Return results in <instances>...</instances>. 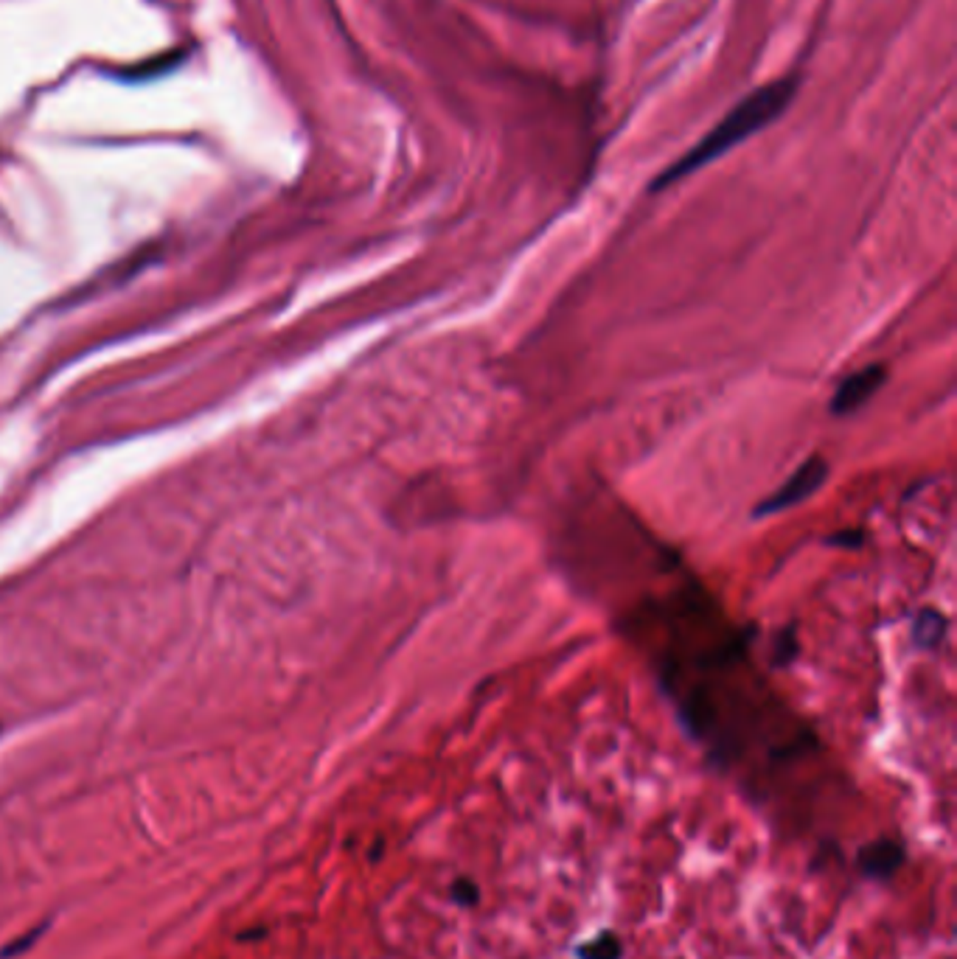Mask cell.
<instances>
[{"mask_svg": "<svg viewBox=\"0 0 957 959\" xmlns=\"http://www.w3.org/2000/svg\"><path fill=\"white\" fill-rule=\"evenodd\" d=\"M795 96H798V76L795 74L773 79V82L761 84L758 90L747 93L736 107L728 110L725 119L708 129V135L699 138L685 155H680L671 166H666L655 177L651 191H663L668 185L691 177L693 172L711 166L713 160H719L721 155H728L730 149L744 144L747 138H753L756 132L766 129L769 124L781 119L786 107L795 102Z\"/></svg>", "mask_w": 957, "mask_h": 959, "instance_id": "1", "label": "cell"}, {"mask_svg": "<svg viewBox=\"0 0 957 959\" xmlns=\"http://www.w3.org/2000/svg\"><path fill=\"white\" fill-rule=\"evenodd\" d=\"M826 480H828L826 457L823 455H811L809 460H803L798 469L783 480L781 488H775L773 494H766L756 505L753 517H758V519L761 517H775V513H783V511L795 508V505H803L809 497H814L817 491L823 488Z\"/></svg>", "mask_w": 957, "mask_h": 959, "instance_id": "2", "label": "cell"}, {"mask_svg": "<svg viewBox=\"0 0 957 959\" xmlns=\"http://www.w3.org/2000/svg\"><path fill=\"white\" fill-rule=\"evenodd\" d=\"M887 382V368L884 365H865L836 385L834 399H831V413L834 415H851L859 407H865L873 395L879 393V387Z\"/></svg>", "mask_w": 957, "mask_h": 959, "instance_id": "3", "label": "cell"}, {"mask_svg": "<svg viewBox=\"0 0 957 959\" xmlns=\"http://www.w3.org/2000/svg\"><path fill=\"white\" fill-rule=\"evenodd\" d=\"M907 861V853H904V845L896 839H876V841H868L865 848H862L856 853V870L859 875H865L871 881H890Z\"/></svg>", "mask_w": 957, "mask_h": 959, "instance_id": "4", "label": "cell"}, {"mask_svg": "<svg viewBox=\"0 0 957 959\" xmlns=\"http://www.w3.org/2000/svg\"><path fill=\"white\" fill-rule=\"evenodd\" d=\"M576 959H623V940L615 931H598L587 943L576 946Z\"/></svg>", "mask_w": 957, "mask_h": 959, "instance_id": "5", "label": "cell"}, {"mask_svg": "<svg viewBox=\"0 0 957 959\" xmlns=\"http://www.w3.org/2000/svg\"><path fill=\"white\" fill-rule=\"evenodd\" d=\"M946 635V617L935 609H921L913 617V640L921 648H935Z\"/></svg>", "mask_w": 957, "mask_h": 959, "instance_id": "6", "label": "cell"}, {"mask_svg": "<svg viewBox=\"0 0 957 959\" xmlns=\"http://www.w3.org/2000/svg\"><path fill=\"white\" fill-rule=\"evenodd\" d=\"M450 898L463 909H472V906L480 903V886L470 875H458L452 881V886H450Z\"/></svg>", "mask_w": 957, "mask_h": 959, "instance_id": "7", "label": "cell"}, {"mask_svg": "<svg viewBox=\"0 0 957 959\" xmlns=\"http://www.w3.org/2000/svg\"><path fill=\"white\" fill-rule=\"evenodd\" d=\"M45 928H49V923H40V926H34L29 934H20V937H17L12 946L0 948V959H12V956H20L22 951H29V948L37 943V937H40V934H42Z\"/></svg>", "mask_w": 957, "mask_h": 959, "instance_id": "8", "label": "cell"}]
</instances>
